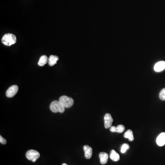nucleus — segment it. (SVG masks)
<instances>
[{
  "label": "nucleus",
  "instance_id": "7",
  "mask_svg": "<svg viewBox=\"0 0 165 165\" xmlns=\"http://www.w3.org/2000/svg\"><path fill=\"white\" fill-rule=\"evenodd\" d=\"M84 150L85 158L87 159L91 158L93 153L92 148L89 145H86L84 146Z\"/></svg>",
  "mask_w": 165,
  "mask_h": 165
},
{
  "label": "nucleus",
  "instance_id": "2",
  "mask_svg": "<svg viewBox=\"0 0 165 165\" xmlns=\"http://www.w3.org/2000/svg\"><path fill=\"white\" fill-rule=\"evenodd\" d=\"M65 108L59 101H53L50 105V109L54 113L59 112L63 113L64 112Z\"/></svg>",
  "mask_w": 165,
  "mask_h": 165
},
{
  "label": "nucleus",
  "instance_id": "3",
  "mask_svg": "<svg viewBox=\"0 0 165 165\" xmlns=\"http://www.w3.org/2000/svg\"><path fill=\"white\" fill-rule=\"evenodd\" d=\"M59 101L65 108H70L73 106L74 103V100L72 98L65 96L61 97Z\"/></svg>",
  "mask_w": 165,
  "mask_h": 165
},
{
  "label": "nucleus",
  "instance_id": "10",
  "mask_svg": "<svg viewBox=\"0 0 165 165\" xmlns=\"http://www.w3.org/2000/svg\"><path fill=\"white\" fill-rule=\"evenodd\" d=\"M100 162L102 165L107 163L108 159V155L106 152H101L99 154Z\"/></svg>",
  "mask_w": 165,
  "mask_h": 165
},
{
  "label": "nucleus",
  "instance_id": "12",
  "mask_svg": "<svg viewBox=\"0 0 165 165\" xmlns=\"http://www.w3.org/2000/svg\"><path fill=\"white\" fill-rule=\"evenodd\" d=\"M110 157L114 161H117L120 160V156L115 150H112L111 151Z\"/></svg>",
  "mask_w": 165,
  "mask_h": 165
},
{
  "label": "nucleus",
  "instance_id": "13",
  "mask_svg": "<svg viewBox=\"0 0 165 165\" xmlns=\"http://www.w3.org/2000/svg\"><path fill=\"white\" fill-rule=\"evenodd\" d=\"M48 62V58L46 55H43L40 57V60L39 61V66H44Z\"/></svg>",
  "mask_w": 165,
  "mask_h": 165
},
{
  "label": "nucleus",
  "instance_id": "18",
  "mask_svg": "<svg viewBox=\"0 0 165 165\" xmlns=\"http://www.w3.org/2000/svg\"><path fill=\"white\" fill-rule=\"evenodd\" d=\"M0 142L1 144H6V140L2 136H0Z\"/></svg>",
  "mask_w": 165,
  "mask_h": 165
},
{
  "label": "nucleus",
  "instance_id": "15",
  "mask_svg": "<svg viewBox=\"0 0 165 165\" xmlns=\"http://www.w3.org/2000/svg\"><path fill=\"white\" fill-rule=\"evenodd\" d=\"M129 148V145L127 144H124L121 146V153H125Z\"/></svg>",
  "mask_w": 165,
  "mask_h": 165
},
{
  "label": "nucleus",
  "instance_id": "20",
  "mask_svg": "<svg viewBox=\"0 0 165 165\" xmlns=\"http://www.w3.org/2000/svg\"><path fill=\"white\" fill-rule=\"evenodd\" d=\"M62 165H68L67 164H66V163H64V164H62Z\"/></svg>",
  "mask_w": 165,
  "mask_h": 165
},
{
  "label": "nucleus",
  "instance_id": "1",
  "mask_svg": "<svg viewBox=\"0 0 165 165\" xmlns=\"http://www.w3.org/2000/svg\"><path fill=\"white\" fill-rule=\"evenodd\" d=\"M1 41L5 46H11L15 44L17 42V38L14 34H6L3 36Z\"/></svg>",
  "mask_w": 165,
  "mask_h": 165
},
{
  "label": "nucleus",
  "instance_id": "19",
  "mask_svg": "<svg viewBox=\"0 0 165 165\" xmlns=\"http://www.w3.org/2000/svg\"><path fill=\"white\" fill-rule=\"evenodd\" d=\"M110 131L112 133H115L116 131V127L115 126H111L110 128Z\"/></svg>",
  "mask_w": 165,
  "mask_h": 165
},
{
  "label": "nucleus",
  "instance_id": "14",
  "mask_svg": "<svg viewBox=\"0 0 165 165\" xmlns=\"http://www.w3.org/2000/svg\"><path fill=\"white\" fill-rule=\"evenodd\" d=\"M124 137L125 138L129 139V140L130 141H133L134 139L133 131L130 129H129L124 134Z\"/></svg>",
  "mask_w": 165,
  "mask_h": 165
},
{
  "label": "nucleus",
  "instance_id": "6",
  "mask_svg": "<svg viewBox=\"0 0 165 165\" xmlns=\"http://www.w3.org/2000/svg\"><path fill=\"white\" fill-rule=\"evenodd\" d=\"M113 119L111 115L106 113L104 116V124L106 129H110L111 127Z\"/></svg>",
  "mask_w": 165,
  "mask_h": 165
},
{
  "label": "nucleus",
  "instance_id": "17",
  "mask_svg": "<svg viewBox=\"0 0 165 165\" xmlns=\"http://www.w3.org/2000/svg\"><path fill=\"white\" fill-rule=\"evenodd\" d=\"M159 97L162 101H165V88L161 90L159 94Z\"/></svg>",
  "mask_w": 165,
  "mask_h": 165
},
{
  "label": "nucleus",
  "instance_id": "8",
  "mask_svg": "<svg viewBox=\"0 0 165 165\" xmlns=\"http://www.w3.org/2000/svg\"><path fill=\"white\" fill-rule=\"evenodd\" d=\"M154 70L156 72H161L165 69V61H160L157 62L154 67Z\"/></svg>",
  "mask_w": 165,
  "mask_h": 165
},
{
  "label": "nucleus",
  "instance_id": "4",
  "mask_svg": "<svg viewBox=\"0 0 165 165\" xmlns=\"http://www.w3.org/2000/svg\"><path fill=\"white\" fill-rule=\"evenodd\" d=\"M26 156L27 159L33 162H35L40 156V154L37 151L30 150L26 152Z\"/></svg>",
  "mask_w": 165,
  "mask_h": 165
},
{
  "label": "nucleus",
  "instance_id": "11",
  "mask_svg": "<svg viewBox=\"0 0 165 165\" xmlns=\"http://www.w3.org/2000/svg\"><path fill=\"white\" fill-rule=\"evenodd\" d=\"M59 60V57L57 56L51 55L48 58V64L50 66H53L57 64V61Z\"/></svg>",
  "mask_w": 165,
  "mask_h": 165
},
{
  "label": "nucleus",
  "instance_id": "9",
  "mask_svg": "<svg viewBox=\"0 0 165 165\" xmlns=\"http://www.w3.org/2000/svg\"><path fill=\"white\" fill-rule=\"evenodd\" d=\"M156 142L159 146H163L165 145V133H161L157 138Z\"/></svg>",
  "mask_w": 165,
  "mask_h": 165
},
{
  "label": "nucleus",
  "instance_id": "16",
  "mask_svg": "<svg viewBox=\"0 0 165 165\" xmlns=\"http://www.w3.org/2000/svg\"><path fill=\"white\" fill-rule=\"evenodd\" d=\"M125 130V127L123 125H119L116 127V133H122Z\"/></svg>",
  "mask_w": 165,
  "mask_h": 165
},
{
  "label": "nucleus",
  "instance_id": "5",
  "mask_svg": "<svg viewBox=\"0 0 165 165\" xmlns=\"http://www.w3.org/2000/svg\"><path fill=\"white\" fill-rule=\"evenodd\" d=\"M18 90H19V87L18 85H12L6 90V96L9 98L13 97L17 94Z\"/></svg>",
  "mask_w": 165,
  "mask_h": 165
}]
</instances>
